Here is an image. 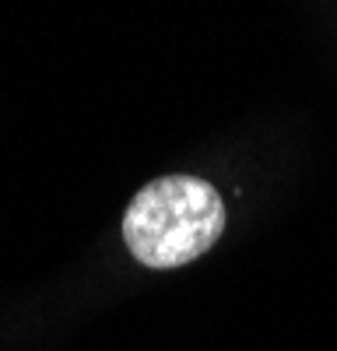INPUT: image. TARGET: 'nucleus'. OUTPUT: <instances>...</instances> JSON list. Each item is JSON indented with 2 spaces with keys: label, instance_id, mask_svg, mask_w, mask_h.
<instances>
[{
  "label": "nucleus",
  "instance_id": "1",
  "mask_svg": "<svg viewBox=\"0 0 337 351\" xmlns=\"http://www.w3.org/2000/svg\"><path fill=\"white\" fill-rule=\"evenodd\" d=\"M225 200L201 176H162L140 186L123 215V243L145 267L173 271L204 256L225 232Z\"/></svg>",
  "mask_w": 337,
  "mask_h": 351
}]
</instances>
